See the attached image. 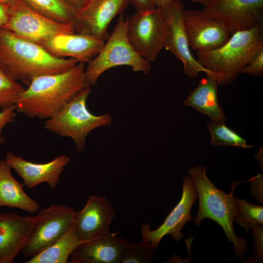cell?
<instances>
[{"instance_id":"6da1fadb","label":"cell","mask_w":263,"mask_h":263,"mask_svg":"<svg viewBox=\"0 0 263 263\" xmlns=\"http://www.w3.org/2000/svg\"><path fill=\"white\" fill-rule=\"evenodd\" d=\"M85 70L84 63L78 62L65 72L34 78L19 95L15 104L17 113L30 118L51 117L89 86Z\"/></svg>"},{"instance_id":"7a4b0ae2","label":"cell","mask_w":263,"mask_h":263,"mask_svg":"<svg viewBox=\"0 0 263 263\" xmlns=\"http://www.w3.org/2000/svg\"><path fill=\"white\" fill-rule=\"evenodd\" d=\"M78 62L53 56L40 45L0 28V68L17 81L28 86L38 76L65 72Z\"/></svg>"},{"instance_id":"3957f363","label":"cell","mask_w":263,"mask_h":263,"mask_svg":"<svg viewBox=\"0 0 263 263\" xmlns=\"http://www.w3.org/2000/svg\"><path fill=\"white\" fill-rule=\"evenodd\" d=\"M263 49V25L235 32L222 46L215 49L197 51V60L210 72L219 85L232 82L241 69Z\"/></svg>"},{"instance_id":"277c9868","label":"cell","mask_w":263,"mask_h":263,"mask_svg":"<svg viewBox=\"0 0 263 263\" xmlns=\"http://www.w3.org/2000/svg\"><path fill=\"white\" fill-rule=\"evenodd\" d=\"M207 168L201 165L190 168L188 171L197 190L199 200L197 216L193 218L196 226L205 218L216 222L223 229L227 240L234 244V251L240 259L246 252L247 244L244 238L235 234L233 224L238 215V209L234 200L233 193L242 183L236 181L231 184V190L227 194L216 187L206 175Z\"/></svg>"},{"instance_id":"5b68a950","label":"cell","mask_w":263,"mask_h":263,"mask_svg":"<svg viewBox=\"0 0 263 263\" xmlns=\"http://www.w3.org/2000/svg\"><path fill=\"white\" fill-rule=\"evenodd\" d=\"M91 92L90 86L84 88L44 123L46 130L71 138L79 153L84 151L86 137L93 130L109 126L112 122L110 114L96 115L88 110L86 103Z\"/></svg>"},{"instance_id":"8992f818","label":"cell","mask_w":263,"mask_h":263,"mask_svg":"<svg viewBox=\"0 0 263 263\" xmlns=\"http://www.w3.org/2000/svg\"><path fill=\"white\" fill-rule=\"evenodd\" d=\"M127 19L120 14L114 29L98 54L85 69L86 80L89 86L95 85L107 70L118 66L131 67L134 72L148 74L151 62L140 56L129 41L126 32Z\"/></svg>"},{"instance_id":"52a82bcc","label":"cell","mask_w":263,"mask_h":263,"mask_svg":"<svg viewBox=\"0 0 263 263\" xmlns=\"http://www.w3.org/2000/svg\"><path fill=\"white\" fill-rule=\"evenodd\" d=\"M7 4V19L1 28L24 39L40 45L56 35L75 32L73 25L57 22L44 16L23 0H14Z\"/></svg>"},{"instance_id":"ba28073f","label":"cell","mask_w":263,"mask_h":263,"mask_svg":"<svg viewBox=\"0 0 263 263\" xmlns=\"http://www.w3.org/2000/svg\"><path fill=\"white\" fill-rule=\"evenodd\" d=\"M127 36L132 46L142 57L151 62L164 48L166 23L160 8L135 13L127 19Z\"/></svg>"},{"instance_id":"9c48e42d","label":"cell","mask_w":263,"mask_h":263,"mask_svg":"<svg viewBox=\"0 0 263 263\" xmlns=\"http://www.w3.org/2000/svg\"><path fill=\"white\" fill-rule=\"evenodd\" d=\"M75 210L64 205H52L36 215L29 240L21 253L31 258L56 242L73 223Z\"/></svg>"},{"instance_id":"30bf717a","label":"cell","mask_w":263,"mask_h":263,"mask_svg":"<svg viewBox=\"0 0 263 263\" xmlns=\"http://www.w3.org/2000/svg\"><path fill=\"white\" fill-rule=\"evenodd\" d=\"M159 8L167 28L164 48L182 62L184 73L188 76L196 78L203 72L213 78L212 74L202 66L191 53L183 22L184 4L172 0Z\"/></svg>"},{"instance_id":"8fae6325","label":"cell","mask_w":263,"mask_h":263,"mask_svg":"<svg viewBox=\"0 0 263 263\" xmlns=\"http://www.w3.org/2000/svg\"><path fill=\"white\" fill-rule=\"evenodd\" d=\"M201 11L223 23L231 35L263 23V0H210Z\"/></svg>"},{"instance_id":"7c38bea8","label":"cell","mask_w":263,"mask_h":263,"mask_svg":"<svg viewBox=\"0 0 263 263\" xmlns=\"http://www.w3.org/2000/svg\"><path fill=\"white\" fill-rule=\"evenodd\" d=\"M197 197V190L192 179L189 176H185L180 201L168 214L163 223L157 228L150 230L147 223L141 225L142 240L150 243L153 250L157 249L161 240L167 235H170L176 242L181 240L184 235L181 231L187 223L193 219L190 211Z\"/></svg>"},{"instance_id":"4fadbf2b","label":"cell","mask_w":263,"mask_h":263,"mask_svg":"<svg viewBox=\"0 0 263 263\" xmlns=\"http://www.w3.org/2000/svg\"><path fill=\"white\" fill-rule=\"evenodd\" d=\"M128 0H89L77 10L74 27L75 32L104 41L108 27L117 15L127 8Z\"/></svg>"},{"instance_id":"5bb4252c","label":"cell","mask_w":263,"mask_h":263,"mask_svg":"<svg viewBox=\"0 0 263 263\" xmlns=\"http://www.w3.org/2000/svg\"><path fill=\"white\" fill-rule=\"evenodd\" d=\"M183 22L189 47L193 50L216 49L231 36L223 23L204 16L201 10H185Z\"/></svg>"},{"instance_id":"9a60e30c","label":"cell","mask_w":263,"mask_h":263,"mask_svg":"<svg viewBox=\"0 0 263 263\" xmlns=\"http://www.w3.org/2000/svg\"><path fill=\"white\" fill-rule=\"evenodd\" d=\"M114 213L106 198L90 196L83 208L75 214L73 224L79 239L86 242L109 234Z\"/></svg>"},{"instance_id":"2e32d148","label":"cell","mask_w":263,"mask_h":263,"mask_svg":"<svg viewBox=\"0 0 263 263\" xmlns=\"http://www.w3.org/2000/svg\"><path fill=\"white\" fill-rule=\"evenodd\" d=\"M36 217L0 214V263H12L28 243Z\"/></svg>"},{"instance_id":"e0dca14e","label":"cell","mask_w":263,"mask_h":263,"mask_svg":"<svg viewBox=\"0 0 263 263\" xmlns=\"http://www.w3.org/2000/svg\"><path fill=\"white\" fill-rule=\"evenodd\" d=\"M5 160L29 188L43 183H47L52 189L56 188L65 167L70 161L68 156L60 155L47 163H34L10 152L6 154Z\"/></svg>"},{"instance_id":"ac0fdd59","label":"cell","mask_w":263,"mask_h":263,"mask_svg":"<svg viewBox=\"0 0 263 263\" xmlns=\"http://www.w3.org/2000/svg\"><path fill=\"white\" fill-rule=\"evenodd\" d=\"M104 44L103 41L75 32L56 35L40 45L53 56L68 57L84 63L94 57Z\"/></svg>"},{"instance_id":"d6986e66","label":"cell","mask_w":263,"mask_h":263,"mask_svg":"<svg viewBox=\"0 0 263 263\" xmlns=\"http://www.w3.org/2000/svg\"><path fill=\"white\" fill-rule=\"evenodd\" d=\"M128 242L109 234L86 241L73 251L70 263H120Z\"/></svg>"},{"instance_id":"ffe728a7","label":"cell","mask_w":263,"mask_h":263,"mask_svg":"<svg viewBox=\"0 0 263 263\" xmlns=\"http://www.w3.org/2000/svg\"><path fill=\"white\" fill-rule=\"evenodd\" d=\"M6 160H0V207L17 208L30 213L37 212L39 205L29 197L22 184L13 177Z\"/></svg>"},{"instance_id":"44dd1931","label":"cell","mask_w":263,"mask_h":263,"mask_svg":"<svg viewBox=\"0 0 263 263\" xmlns=\"http://www.w3.org/2000/svg\"><path fill=\"white\" fill-rule=\"evenodd\" d=\"M218 82L207 75L184 101L185 105L192 107L207 116L211 121L225 122L226 116L218 99Z\"/></svg>"},{"instance_id":"7402d4cb","label":"cell","mask_w":263,"mask_h":263,"mask_svg":"<svg viewBox=\"0 0 263 263\" xmlns=\"http://www.w3.org/2000/svg\"><path fill=\"white\" fill-rule=\"evenodd\" d=\"M83 242L78 237L73 223L62 237L25 263H67L73 251Z\"/></svg>"},{"instance_id":"603a6c76","label":"cell","mask_w":263,"mask_h":263,"mask_svg":"<svg viewBox=\"0 0 263 263\" xmlns=\"http://www.w3.org/2000/svg\"><path fill=\"white\" fill-rule=\"evenodd\" d=\"M29 6L57 22L74 25L77 10L61 0H23Z\"/></svg>"},{"instance_id":"cb8c5ba5","label":"cell","mask_w":263,"mask_h":263,"mask_svg":"<svg viewBox=\"0 0 263 263\" xmlns=\"http://www.w3.org/2000/svg\"><path fill=\"white\" fill-rule=\"evenodd\" d=\"M207 126L211 137L210 144L212 146H235L244 149L253 148L247 144L245 139L228 127L225 122L211 121Z\"/></svg>"},{"instance_id":"d4e9b609","label":"cell","mask_w":263,"mask_h":263,"mask_svg":"<svg viewBox=\"0 0 263 263\" xmlns=\"http://www.w3.org/2000/svg\"><path fill=\"white\" fill-rule=\"evenodd\" d=\"M234 200L238 211L234 221L242 226L246 232H248L252 225H263L262 206L252 204L246 200L235 197Z\"/></svg>"},{"instance_id":"484cf974","label":"cell","mask_w":263,"mask_h":263,"mask_svg":"<svg viewBox=\"0 0 263 263\" xmlns=\"http://www.w3.org/2000/svg\"><path fill=\"white\" fill-rule=\"evenodd\" d=\"M153 250L150 243L143 240L140 242H128L123 250L120 263H151L154 257Z\"/></svg>"},{"instance_id":"4316f807","label":"cell","mask_w":263,"mask_h":263,"mask_svg":"<svg viewBox=\"0 0 263 263\" xmlns=\"http://www.w3.org/2000/svg\"><path fill=\"white\" fill-rule=\"evenodd\" d=\"M24 88L0 68V108L3 110L15 105Z\"/></svg>"},{"instance_id":"83f0119b","label":"cell","mask_w":263,"mask_h":263,"mask_svg":"<svg viewBox=\"0 0 263 263\" xmlns=\"http://www.w3.org/2000/svg\"><path fill=\"white\" fill-rule=\"evenodd\" d=\"M252 236L254 241L255 254L246 260V263H260L263 258V227L262 225H252Z\"/></svg>"},{"instance_id":"f1b7e54d","label":"cell","mask_w":263,"mask_h":263,"mask_svg":"<svg viewBox=\"0 0 263 263\" xmlns=\"http://www.w3.org/2000/svg\"><path fill=\"white\" fill-rule=\"evenodd\" d=\"M239 74H246L254 76H262L263 75V49L239 72Z\"/></svg>"},{"instance_id":"f546056e","label":"cell","mask_w":263,"mask_h":263,"mask_svg":"<svg viewBox=\"0 0 263 263\" xmlns=\"http://www.w3.org/2000/svg\"><path fill=\"white\" fill-rule=\"evenodd\" d=\"M16 115V105L1 110L0 112V143H3L5 142V138L2 134L3 129L7 124L14 121Z\"/></svg>"},{"instance_id":"4dcf8cb0","label":"cell","mask_w":263,"mask_h":263,"mask_svg":"<svg viewBox=\"0 0 263 263\" xmlns=\"http://www.w3.org/2000/svg\"><path fill=\"white\" fill-rule=\"evenodd\" d=\"M263 173H260L248 180L250 182L252 195L260 203L263 202Z\"/></svg>"},{"instance_id":"1f68e13d","label":"cell","mask_w":263,"mask_h":263,"mask_svg":"<svg viewBox=\"0 0 263 263\" xmlns=\"http://www.w3.org/2000/svg\"><path fill=\"white\" fill-rule=\"evenodd\" d=\"M135 7L137 12H143L152 10L156 7L152 0H128Z\"/></svg>"},{"instance_id":"d6a6232c","label":"cell","mask_w":263,"mask_h":263,"mask_svg":"<svg viewBox=\"0 0 263 263\" xmlns=\"http://www.w3.org/2000/svg\"><path fill=\"white\" fill-rule=\"evenodd\" d=\"M70 6L79 10L82 8L89 0H61Z\"/></svg>"},{"instance_id":"836d02e7","label":"cell","mask_w":263,"mask_h":263,"mask_svg":"<svg viewBox=\"0 0 263 263\" xmlns=\"http://www.w3.org/2000/svg\"><path fill=\"white\" fill-rule=\"evenodd\" d=\"M7 4L0 3V28L5 23L7 19Z\"/></svg>"},{"instance_id":"e575fe53","label":"cell","mask_w":263,"mask_h":263,"mask_svg":"<svg viewBox=\"0 0 263 263\" xmlns=\"http://www.w3.org/2000/svg\"><path fill=\"white\" fill-rule=\"evenodd\" d=\"M172 0H152L156 7H162L169 3Z\"/></svg>"},{"instance_id":"d590c367","label":"cell","mask_w":263,"mask_h":263,"mask_svg":"<svg viewBox=\"0 0 263 263\" xmlns=\"http://www.w3.org/2000/svg\"><path fill=\"white\" fill-rule=\"evenodd\" d=\"M193 2L198 3L202 4L204 7L206 6L210 0H190Z\"/></svg>"},{"instance_id":"8d00e7d4","label":"cell","mask_w":263,"mask_h":263,"mask_svg":"<svg viewBox=\"0 0 263 263\" xmlns=\"http://www.w3.org/2000/svg\"><path fill=\"white\" fill-rule=\"evenodd\" d=\"M14 0H0V3H8Z\"/></svg>"}]
</instances>
